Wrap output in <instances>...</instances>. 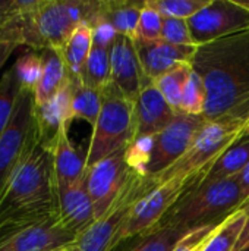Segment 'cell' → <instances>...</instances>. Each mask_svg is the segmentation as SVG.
Returning <instances> with one entry per match:
<instances>
[{
	"instance_id": "obj_29",
	"label": "cell",
	"mask_w": 249,
	"mask_h": 251,
	"mask_svg": "<svg viewBox=\"0 0 249 251\" xmlns=\"http://www.w3.org/2000/svg\"><path fill=\"white\" fill-rule=\"evenodd\" d=\"M12 68L15 71V76L18 82L21 84V88L34 91L43 72L41 53L29 49L18 56Z\"/></svg>"
},
{
	"instance_id": "obj_20",
	"label": "cell",
	"mask_w": 249,
	"mask_h": 251,
	"mask_svg": "<svg viewBox=\"0 0 249 251\" xmlns=\"http://www.w3.org/2000/svg\"><path fill=\"white\" fill-rule=\"evenodd\" d=\"M35 118L40 135L53 141L56 134L62 126H70L73 118L72 113V82L69 81L63 85V88L47 103L37 106L35 104Z\"/></svg>"
},
{
	"instance_id": "obj_7",
	"label": "cell",
	"mask_w": 249,
	"mask_h": 251,
	"mask_svg": "<svg viewBox=\"0 0 249 251\" xmlns=\"http://www.w3.org/2000/svg\"><path fill=\"white\" fill-rule=\"evenodd\" d=\"M205 125L204 116L178 112L175 121L166 129L148 140L136 141L144 174L156 176L173 166L191 149Z\"/></svg>"
},
{
	"instance_id": "obj_23",
	"label": "cell",
	"mask_w": 249,
	"mask_h": 251,
	"mask_svg": "<svg viewBox=\"0 0 249 251\" xmlns=\"http://www.w3.org/2000/svg\"><path fill=\"white\" fill-rule=\"evenodd\" d=\"M249 163V134L239 137L232 146H229L223 154L216 160L211 171L205 176L203 185L236 178Z\"/></svg>"
},
{
	"instance_id": "obj_31",
	"label": "cell",
	"mask_w": 249,
	"mask_h": 251,
	"mask_svg": "<svg viewBox=\"0 0 249 251\" xmlns=\"http://www.w3.org/2000/svg\"><path fill=\"white\" fill-rule=\"evenodd\" d=\"M211 0H145V6L161 18L189 19L204 9Z\"/></svg>"
},
{
	"instance_id": "obj_2",
	"label": "cell",
	"mask_w": 249,
	"mask_h": 251,
	"mask_svg": "<svg viewBox=\"0 0 249 251\" xmlns=\"http://www.w3.org/2000/svg\"><path fill=\"white\" fill-rule=\"evenodd\" d=\"M57 219V185L51 141L38 140L0 196V243L37 225Z\"/></svg>"
},
{
	"instance_id": "obj_11",
	"label": "cell",
	"mask_w": 249,
	"mask_h": 251,
	"mask_svg": "<svg viewBox=\"0 0 249 251\" xmlns=\"http://www.w3.org/2000/svg\"><path fill=\"white\" fill-rule=\"evenodd\" d=\"M245 125L247 122H207L204 129L200 132V135L182 159H179L167 171L156 176H150L154 185L158 187L173 176L194 174L213 166L216 160L223 154V151L245 134Z\"/></svg>"
},
{
	"instance_id": "obj_13",
	"label": "cell",
	"mask_w": 249,
	"mask_h": 251,
	"mask_svg": "<svg viewBox=\"0 0 249 251\" xmlns=\"http://www.w3.org/2000/svg\"><path fill=\"white\" fill-rule=\"evenodd\" d=\"M110 82L129 100L135 101L141 91L153 84L144 74L134 38L117 34L110 53Z\"/></svg>"
},
{
	"instance_id": "obj_5",
	"label": "cell",
	"mask_w": 249,
	"mask_h": 251,
	"mask_svg": "<svg viewBox=\"0 0 249 251\" xmlns=\"http://www.w3.org/2000/svg\"><path fill=\"white\" fill-rule=\"evenodd\" d=\"M136 141L135 101L112 82L103 88V103L87 150V168Z\"/></svg>"
},
{
	"instance_id": "obj_28",
	"label": "cell",
	"mask_w": 249,
	"mask_h": 251,
	"mask_svg": "<svg viewBox=\"0 0 249 251\" xmlns=\"http://www.w3.org/2000/svg\"><path fill=\"white\" fill-rule=\"evenodd\" d=\"M191 74H192L191 63H182L173 68L172 71L166 72L164 75L158 76L156 81H153L157 90L163 94V97L176 112H179L181 109L182 93Z\"/></svg>"
},
{
	"instance_id": "obj_3",
	"label": "cell",
	"mask_w": 249,
	"mask_h": 251,
	"mask_svg": "<svg viewBox=\"0 0 249 251\" xmlns=\"http://www.w3.org/2000/svg\"><path fill=\"white\" fill-rule=\"evenodd\" d=\"M100 1L41 0L40 6L22 19L23 46L35 51L60 50L82 24L98 22Z\"/></svg>"
},
{
	"instance_id": "obj_33",
	"label": "cell",
	"mask_w": 249,
	"mask_h": 251,
	"mask_svg": "<svg viewBox=\"0 0 249 251\" xmlns=\"http://www.w3.org/2000/svg\"><path fill=\"white\" fill-rule=\"evenodd\" d=\"M161 40L178 46H195L188 19L163 18L161 21Z\"/></svg>"
},
{
	"instance_id": "obj_19",
	"label": "cell",
	"mask_w": 249,
	"mask_h": 251,
	"mask_svg": "<svg viewBox=\"0 0 249 251\" xmlns=\"http://www.w3.org/2000/svg\"><path fill=\"white\" fill-rule=\"evenodd\" d=\"M53 171L57 191L65 190L87 174V153H81L69 138V128L62 126L51 141Z\"/></svg>"
},
{
	"instance_id": "obj_24",
	"label": "cell",
	"mask_w": 249,
	"mask_h": 251,
	"mask_svg": "<svg viewBox=\"0 0 249 251\" xmlns=\"http://www.w3.org/2000/svg\"><path fill=\"white\" fill-rule=\"evenodd\" d=\"M92 49V26L82 24L78 26L65 46L59 50L69 76L79 78L81 71Z\"/></svg>"
},
{
	"instance_id": "obj_37",
	"label": "cell",
	"mask_w": 249,
	"mask_h": 251,
	"mask_svg": "<svg viewBox=\"0 0 249 251\" xmlns=\"http://www.w3.org/2000/svg\"><path fill=\"white\" fill-rule=\"evenodd\" d=\"M242 190H244V194H245V199L248 200L249 199V163L247 165V168L236 176Z\"/></svg>"
},
{
	"instance_id": "obj_8",
	"label": "cell",
	"mask_w": 249,
	"mask_h": 251,
	"mask_svg": "<svg viewBox=\"0 0 249 251\" xmlns=\"http://www.w3.org/2000/svg\"><path fill=\"white\" fill-rule=\"evenodd\" d=\"M38 135L34 91L21 88L13 116L0 137V196L31 154Z\"/></svg>"
},
{
	"instance_id": "obj_36",
	"label": "cell",
	"mask_w": 249,
	"mask_h": 251,
	"mask_svg": "<svg viewBox=\"0 0 249 251\" xmlns=\"http://www.w3.org/2000/svg\"><path fill=\"white\" fill-rule=\"evenodd\" d=\"M220 225L222 224L210 225V226H204V228L189 231L185 237H182L179 240V243L175 246V249L172 251H203V249L207 244V241L211 238V235L216 232V229Z\"/></svg>"
},
{
	"instance_id": "obj_16",
	"label": "cell",
	"mask_w": 249,
	"mask_h": 251,
	"mask_svg": "<svg viewBox=\"0 0 249 251\" xmlns=\"http://www.w3.org/2000/svg\"><path fill=\"white\" fill-rule=\"evenodd\" d=\"M75 243L76 237L53 219L1 241L0 251H63Z\"/></svg>"
},
{
	"instance_id": "obj_38",
	"label": "cell",
	"mask_w": 249,
	"mask_h": 251,
	"mask_svg": "<svg viewBox=\"0 0 249 251\" xmlns=\"http://www.w3.org/2000/svg\"><path fill=\"white\" fill-rule=\"evenodd\" d=\"M238 3L241 4V6H244L245 9H249V1L247 0V1H241V0H238Z\"/></svg>"
},
{
	"instance_id": "obj_21",
	"label": "cell",
	"mask_w": 249,
	"mask_h": 251,
	"mask_svg": "<svg viewBox=\"0 0 249 251\" xmlns=\"http://www.w3.org/2000/svg\"><path fill=\"white\" fill-rule=\"evenodd\" d=\"M40 53L43 57V72L34 90L37 106L50 101L69 81V74L59 50L45 49Z\"/></svg>"
},
{
	"instance_id": "obj_18",
	"label": "cell",
	"mask_w": 249,
	"mask_h": 251,
	"mask_svg": "<svg viewBox=\"0 0 249 251\" xmlns=\"http://www.w3.org/2000/svg\"><path fill=\"white\" fill-rule=\"evenodd\" d=\"M116 35V31L106 22L100 21L92 26V49L79 75L85 85L103 90L110 84V53Z\"/></svg>"
},
{
	"instance_id": "obj_22",
	"label": "cell",
	"mask_w": 249,
	"mask_h": 251,
	"mask_svg": "<svg viewBox=\"0 0 249 251\" xmlns=\"http://www.w3.org/2000/svg\"><path fill=\"white\" fill-rule=\"evenodd\" d=\"M144 1H131V0L100 1L98 22L101 21L109 24L116 31V34L134 38L141 12L144 9Z\"/></svg>"
},
{
	"instance_id": "obj_35",
	"label": "cell",
	"mask_w": 249,
	"mask_h": 251,
	"mask_svg": "<svg viewBox=\"0 0 249 251\" xmlns=\"http://www.w3.org/2000/svg\"><path fill=\"white\" fill-rule=\"evenodd\" d=\"M19 46H23L22 21L0 29V69L13 53V50Z\"/></svg>"
},
{
	"instance_id": "obj_26",
	"label": "cell",
	"mask_w": 249,
	"mask_h": 251,
	"mask_svg": "<svg viewBox=\"0 0 249 251\" xmlns=\"http://www.w3.org/2000/svg\"><path fill=\"white\" fill-rule=\"evenodd\" d=\"M188 232L173 226H154L153 229L132 238L129 247L120 251H172L182 237Z\"/></svg>"
},
{
	"instance_id": "obj_39",
	"label": "cell",
	"mask_w": 249,
	"mask_h": 251,
	"mask_svg": "<svg viewBox=\"0 0 249 251\" xmlns=\"http://www.w3.org/2000/svg\"><path fill=\"white\" fill-rule=\"evenodd\" d=\"M63 251H79L78 249H76V246H72V247H69V249H66V250Z\"/></svg>"
},
{
	"instance_id": "obj_25",
	"label": "cell",
	"mask_w": 249,
	"mask_h": 251,
	"mask_svg": "<svg viewBox=\"0 0 249 251\" xmlns=\"http://www.w3.org/2000/svg\"><path fill=\"white\" fill-rule=\"evenodd\" d=\"M72 113L75 119H82L88 122L92 128L98 119L101 103H103V90H95L85 85L79 78H72Z\"/></svg>"
},
{
	"instance_id": "obj_4",
	"label": "cell",
	"mask_w": 249,
	"mask_h": 251,
	"mask_svg": "<svg viewBox=\"0 0 249 251\" xmlns=\"http://www.w3.org/2000/svg\"><path fill=\"white\" fill-rule=\"evenodd\" d=\"M245 201L238 178L210 182L185 196L157 225L173 226L186 232L219 225L244 207Z\"/></svg>"
},
{
	"instance_id": "obj_9",
	"label": "cell",
	"mask_w": 249,
	"mask_h": 251,
	"mask_svg": "<svg viewBox=\"0 0 249 251\" xmlns=\"http://www.w3.org/2000/svg\"><path fill=\"white\" fill-rule=\"evenodd\" d=\"M139 171L142 168L136 141L87 168V188L94 206L95 221L110 209Z\"/></svg>"
},
{
	"instance_id": "obj_1",
	"label": "cell",
	"mask_w": 249,
	"mask_h": 251,
	"mask_svg": "<svg viewBox=\"0 0 249 251\" xmlns=\"http://www.w3.org/2000/svg\"><path fill=\"white\" fill-rule=\"evenodd\" d=\"M191 66L205 88L207 122L248 121L249 29L198 46Z\"/></svg>"
},
{
	"instance_id": "obj_17",
	"label": "cell",
	"mask_w": 249,
	"mask_h": 251,
	"mask_svg": "<svg viewBox=\"0 0 249 251\" xmlns=\"http://www.w3.org/2000/svg\"><path fill=\"white\" fill-rule=\"evenodd\" d=\"M178 112L167 103L163 94L153 84L147 85L135 100L136 141L148 140L166 129Z\"/></svg>"
},
{
	"instance_id": "obj_30",
	"label": "cell",
	"mask_w": 249,
	"mask_h": 251,
	"mask_svg": "<svg viewBox=\"0 0 249 251\" xmlns=\"http://www.w3.org/2000/svg\"><path fill=\"white\" fill-rule=\"evenodd\" d=\"M21 91V84L15 76V71L10 66L3 72L0 78V137L7 128L16 106V100Z\"/></svg>"
},
{
	"instance_id": "obj_14",
	"label": "cell",
	"mask_w": 249,
	"mask_h": 251,
	"mask_svg": "<svg viewBox=\"0 0 249 251\" xmlns=\"http://www.w3.org/2000/svg\"><path fill=\"white\" fill-rule=\"evenodd\" d=\"M134 43L144 74L151 81L182 63H191L197 51V46H178L161 38L134 40Z\"/></svg>"
},
{
	"instance_id": "obj_6",
	"label": "cell",
	"mask_w": 249,
	"mask_h": 251,
	"mask_svg": "<svg viewBox=\"0 0 249 251\" xmlns=\"http://www.w3.org/2000/svg\"><path fill=\"white\" fill-rule=\"evenodd\" d=\"M211 168L208 166L194 174L173 176L156 187L134 207L126 224L113 240L110 251H116L126 241L153 229L185 196L203 185Z\"/></svg>"
},
{
	"instance_id": "obj_12",
	"label": "cell",
	"mask_w": 249,
	"mask_h": 251,
	"mask_svg": "<svg viewBox=\"0 0 249 251\" xmlns=\"http://www.w3.org/2000/svg\"><path fill=\"white\" fill-rule=\"evenodd\" d=\"M195 46L249 29V9L238 0H211L204 9L188 19Z\"/></svg>"
},
{
	"instance_id": "obj_10",
	"label": "cell",
	"mask_w": 249,
	"mask_h": 251,
	"mask_svg": "<svg viewBox=\"0 0 249 251\" xmlns=\"http://www.w3.org/2000/svg\"><path fill=\"white\" fill-rule=\"evenodd\" d=\"M156 188L153 179L139 171L122 190L110 209L76 237L79 251H110L113 240L126 224L134 207Z\"/></svg>"
},
{
	"instance_id": "obj_15",
	"label": "cell",
	"mask_w": 249,
	"mask_h": 251,
	"mask_svg": "<svg viewBox=\"0 0 249 251\" xmlns=\"http://www.w3.org/2000/svg\"><path fill=\"white\" fill-rule=\"evenodd\" d=\"M85 176L76 184L57 191V222L75 237L95 222L94 206L87 188Z\"/></svg>"
},
{
	"instance_id": "obj_32",
	"label": "cell",
	"mask_w": 249,
	"mask_h": 251,
	"mask_svg": "<svg viewBox=\"0 0 249 251\" xmlns=\"http://www.w3.org/2000/svg\"><path fill=\"white\" fill-rule=\"evenodd\" d=\"M205 101H207V94H205L204 84L201 78L192 69V74L188 78L183 93H182L179 112L194 115V116H203L204 109H205Z\"/></svg>"
},
{
	"instance_id": "obj_34",
	"label": "cell",
	"mask_w": 249,
	"mask_h": 251,
	"mask_svg": "<svg viewBox=\"0 0 249 251\" xmlns=\"http://www.w3.org/2000/svg\"><path fill=\"white\" fill-rule=\"evenodd\" d=\"M161 21L163 18L153 9L145 6L141 12L134 40H157L161 35Z\"/></svg>"
},
{
	"instance_id": "obj_40",
	"label": "cell",
	"mask_w": 249,
	"mask_h": 251,
	"mask_svg": "<svg viewBox=\"0 0 249 251\" xmlns=\"http://www.w3.org/2000/svg\"><path fill=\"white\" fill-rule=\"evenodd\" d=\"M245 134H249V118L247 121V125H245Z\"/></svg>"
},
{
	"instance_id": "obj_27",
	"label": "cell",
	"mask_w": 249,
	"mask_h": 251,
	"mask_svg": "<svg viewBox=\"0 0 249 251\" xmlns=\"http://www.w3.org/2000/svg\"><path fill=\"white\" fill-rule=\"evenodd\" d=\"M248 219V206L244 204L238 212L229 216L211 235L203 251H233L239 237L244 231V226Z\"/></svg>"
}]
</instances>
